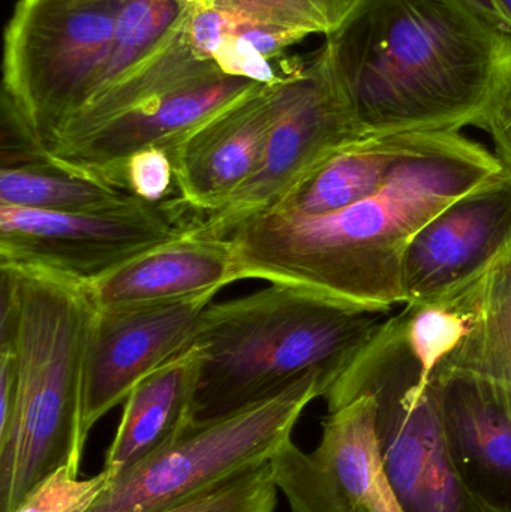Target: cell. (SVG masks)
Segmentation results:
<instances>
[{"mask_svg":"<svg viewBox=\"0 0 511 512\" xmlns=\"http://www.w3.org/2000/svg\"><path fill=\"white\" fill-rule=\"evenodd\" d=\"M506 171L495 152L461 132H428L378 191L338 212H261L222 236L240 280L297 286L374 312L404 306V262L438 213Z\"/></svg>","mask_w":511,"mask_h":512,"instance_id":"cell-1","label":"cell"},{"mask_svg":"<svg viewBox=\"0 0 511 512\" xmlns=\"http://www.w3.org/2000/svg\"><path fill=\"white\" fill-rule=\"evenodd\" d=\"M326 41L363 135L482 128L511 84V33L461 0H365Z\"/></svg>","mask_w":511,"mask_h":512,"instance_id":"cell-2","label":"cell"},{"mask_svg":"<svg viewBox=\"0 0 511 512\" xmlns=\"http://www.w3.org/2000/svg\"><path fill=\"white\" fill-rule=\"evenodd\" d=\"M0 340L17 357L14 421L0 436V512L60 466L80 471L84 364L96 315L87 283L53 271L0 264Z\"/></svg>","mask_w":511,"mask_h":512,"instance_id":"cell-3","label":"cell"},{"mask_svg":"<svg viewBox=\"0 0 511 512\" xmlns=\"http://www.w3.org/2000/svg\"><path fill=\"white\" fill-rule=\"evenodd\" d=\"M389 315L282 283L210 304L192 342L201 366L191 424L263 402L314 370L330 388Z\"/></svg>","mask_w":511,"mask_h":512,"instance_id":"cell-4","label":"cell"},{"mask_svg":"<svg viewBox=\"0 0 511 512\" xmlns=\"http://www.w3.org/2000/svg\"><path fill=\"white\" fill-rule=\"evenodd\" d=\"M360 396L377 403L378 451L402 511L483 512L450 457L440 384L408 351L398 315L387 316L324 399L333 412Z\"/></svg>","mask_w":511,"mask_h":512,"instance_id":"cell-5","label":"cell"},{"mask_svg":"<svg viewBox=\"0 0 511 512\" xmlns=\"http://www.w3.org/2000/svg\"><path fill=\"white\" fill-rule=\"evenodd\" d=\"M123 0H17L3 35L2 102L47 150L89 104Z\"/></svg>","mask_w":511,"mask_h":512,"instance_id":"cell-6","label":"cell"},{"mask_svg":"<svg viewBox=\"0 0 511 512\" xmlns=\"http://www.w3.org/2000/svg\"><path fill=\"white\" fill-rule=\"evenodd\" d=\"M327 388L326 375L314 370L263 402L189 424L170 444L111 480L89 512L173 510L269 463L309 403Z\"/></svg>","mask_w":511,"mask_h":512,"instance_id":"cell-7","label":"cell"},{"mask_svg":"<svg viewBox=\"0 0 511 512\" xmlns=\"http://www.w3.org/2000/svg\"><path fill=\"white\" fill-rule=\"evenodd\" d=\"M194 227L195 213L179 197L158 204L135 197L72 213L0 204V264L41 268L89 283Z\"/></svg>","mask_w":511,"mask_h":512,"instance_id":"cell-8","label":"cell"},{"mask_svg":"<svg viewBox=\"0 0 511 512\" xmlns=\"http://www.w3.org/2000/svg\"><path fill=\"white\" fill-rule=\"evenodd\" d=\"M360 137L365 135L351 113L326 41L311 59L291 66L287 104L257 171L221 209L198 216L191 233L222 239L234 225L272 207L332 153Z\"/></svg>","mask_w":511,"mask_h":512,"instance_id":"cell-9","label":"cell"},{"mask_svg":"<svg viewBox=\"0 0 511 512\" xmlns=\"http://www.w3.org/2000/svg\"><path fill=\"white\" fill-rule=\"evenodd\" d=\"M377 403L360 396L323 421L311 453L288 439L270 460L291 512H404L387 480L375 436Z\"/></svg>","mask_w":511,"mask_h":512,"instance_id":"cell-10","label":"cell"},{"mask_svg":"<svg viewBox=\"0 0 511 512\" xmlns=\"http://www.w3.org/2000/svg\"><path fill=\"white\" fill-rule=\"evenodd\" d=\"M218 291L132 309L96 310L84 364L83 432L128 399L138 382L191 348Z\"/></svg>","mask_w":511,"mask_h":512,"instance_id":"cell-11","label":"cell"},{"mask_svg":"<svg viewBox=\"0 0 511 512\" xmlns=\"http://www.w3.org/2000/svg\"><path fill=\"white\" fill-rule=\"evenodd\" d=\"M291 66L162 147L173 161L177 197L195 218L221 209L257 171L287 104Z\"/></svg>","mask_w":511,"mask_h":512,"instance_id":"cell-12","label":"cell"},{"mask_svg":"<svg viewBox=\"0 0 511 512\" xmlns=\"http://www.w3.org/2000/svg\"><path fill=\"white\" fill-rule=\"evenodd\" d=\"M263 84L237 75H213L159 96L84 137L56 147L47 153V161L81 176L125 186L123 167L134 153L167 147Z\"/></svg>","mask_w":511,"mask_h":512,"instance_id":"cell-13","label":"cell"},{"mask_svg":"<svg viewBox=\"0 0 511 512\" xmlns=\"http://www.w3.org/2000/svg\"><path fill=\"white\" fill-rule=\"evenodd\" d=\"M511 243V173L465 195L414 237L405 255V304L437 300L482 273Z\"/></svg>","mask_w":511,"mask_h":512,"instance_id":"cell-14","label":"cell"},{"mask_svg":"<svg viewBox=\"0 0 511 512\" xmlns=\"http://www.w3.org/2000/svg\"><path fill=\"white\" fill-rule=\"evenodd\" d=\"M437 382L447 445L462 486L483 512H511L510 394L470 379Z\"/></svg>","mask_w":511,"mask_h":512,"instance_id":"cell-15","label":"cell"},{"mask_svg":"<svg viewBox=\"0 0 511 512\" xmlns=\"http://www.w3.org/2000/svg\"><path fill=\"white\" fill-rule=\"evenodd\" d=\"M227 239L189 233L150 249L87 283L96 310L132 309L221 291L239 282Z\"/></svg>","mask_w":511,"mask_h":512,"instance_id":"cell-16","label":"cell"},{"mask_svg":"<svg viewBox=\"0 0 511 512\" xmlns=\"http://www.w3.org/2000/svg\"><path fill=\"white\" fill-rule=\"evenodd\" d=\"M200 366V348L192 345L135 385L105 454L102 469L113 480L170 444L191 424Z\"/></svg>","mask_w":511,"mask_h":512,"instance_id":"cell-17","label":"cell"},{"mask_svg":"<svg viewBox=\"0 0 511 512\" xmlns=\"http://www.w3.org/2000/svg\"><path fill=\"white\" fill-rule=\"evenodd\" d=\"M426 134L365 135L350 141L264 212L318 216L345 209L378 191L395 168L420 149Z\"/></svg>","mask_w":511,"mask_h":512,"instance_id":"cell-18","label":"cell"},{"mask_svg":"<svg viewBox=\"0 0 511 512\" xmlns=\"http://www.w3.org/2000/svg\"><path fill=\"white\" fill-rule=\"evenodd\" d=\"M446 295L467 313L468 333L432 376L482 382L511 396V243L482 273Z\"/></svg>","mask_w":511,"mask_h":512,"instance_id":"cell-19","label":"cell"},{"mask_svg":"<svg viewBox=\"0 0 511 512\" xmlns=\"http://www.w3.org/2000/svg\"><path fill=\"white\" fill-rule=\"evenodd\" d=\"M218 74L225 72L215 60L197 50L186 35L183 24L182 29L161 50L156 51L116 86L92 99L68 123L47 153L62 144L84 137L104 123L146 102Z\"/></svg>","mask_w":511,"mask_h":512,"instance_id":"cell-20","label":"cell"},{"mask_svg":"<svg viewBox=\"0 0 511 512\" xmlns=\"http://www.w3.org/2000/svg\"><path fill=\"white\" fill-rule=\"evenodd\" d=\"M125 186L92 179L51 162L0 168V204L42 212L105 209L132 200Z\"/></svg>","mask_w":511,"mask_h":512,"instance_id":"cell-21","label":"cell"},{"mask_svg":"<svg viewBox=\"0 0 511 512\" xmlns=\"http://www.w3.org/2000/svg\"><path fill=\"white\" fill-rule=\"evenodd\" d=\"M194 8L179 0H123L110 53L92 99L161 50L182 29Z\"/></svg>","mask_w":511,"mask_h":512,"instance_id":"cell-22","label":"cell"},{"mask_svg":"<svg viewBox=\"0 0 511 512\" xmlns=\"http://www.w3.org/2000/svg\"><path fill=\"white\" fill-rule=\"evenodd\" d=\"M365 0H209L224 12L278 27L300 39L336 35L347 26Z\"/></svg>","mask_w":511,"mask_h":512,"instance_id":"cell-23","label":"cell"},{"mask_svg":"<svg viewBox=\"0 0 511 512\" xmlns=\"http://www.w3.org/2000/svg\"><path fill=\"white\" fill-rule=\"evenodd\" d=\"M77 469L60 466L42 478L14 512H89L113 480L102 469L95 477L78 478Z\"/></svg>","mask_w":511,"mask_h":512,"instance_id":"cell-24","label":"cell"},{"mask_svg":"<svg viewBox=\"0 0 511 512\" xmlns=\"http://www.w3.org/2000/svg\"><path fill=\"white\" fill-rule=\"evenodd\" d=\"M278 492L269 462L188 504L164 512H275Z\"/></svg>","mask_w":511,"mask_h":512,"instance_id":"cell-25","label":"cell"},{"mask_svg":"<svg viewBox=\"0 0 511 512\" xmlns=\"http://www.w3.org/2000/svg\"><path fill=\"white\" fill-rule=\"evenodd\" d=\"M122 182L135 197L146 203H164L176 189L170 153L149 147L134 153L123 167Z\"/></svg>","mask_w":511,"mask_h":512,"instance_id":"cell-26","label":"cell"},{"mask_svg":"<svg viewBox=\"0 0 511 512\" xmlns=\"http://www.w3.org/2000/svg\"><path fill=\"white\" fill-rule=\"evenodd\" d=\"M480 129L488 132L494 143L495 155L511 173V84L498 99Z\"/></svg>","mask_w":511,"mask_h":512,"instance_id":"cell-27","label":"cell"},{"mask_svg":"<svg viewBox=\"0 0 511 512\" xmlns=\"http://www.w3.org/2000/svg\"><path fill=\"white\" fill-rule=\"evenodd\" d=\"M465 5L471 6L474 11L482 14L483 17L488 18L492 23L497 24L501 29L507 30L511 33V23L509 18L506 17L497 0H461Z\"/></svg>","mask_w":511,"mask_h":512,"instance_id":"cell-28","label":"cell"},{"mask_svg":"<svg viewBox=\"0 0 511 512\" xmlns=\"http://www.w3.org/2000/svg\"><path fill=\"white\" fill-rule=\"evenodd\" d=\"M497 3L511 23V0H497Z\"/></svg>","mask_w":511,"mask_h":512,"instance_id":"cell-29","label":"cell"},{"mask_svg":"<svg viewBox=\"0 0 511 512\" xmlns=\"http://www.w3.org/2000/svg\"><path fill=\"white\" fill-rule=\"evenodd\" d=\"M179 2L186 3V5L197 6V8L209 6V0H179Z\"/></svg>","mask_w":511,"mask_h":512,"instance_id":"cell-30","label":"cell"}]
</instances>
